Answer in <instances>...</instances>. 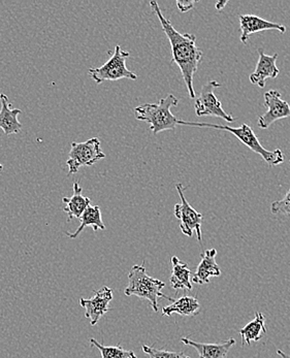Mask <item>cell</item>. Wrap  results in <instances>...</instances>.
<instances>
[{
	"instance_id": "1",
	"label": "cell",
	"mask_w": 290,
	"mask_h": 358,
	"mask_svg": "<svg viewBox=\"0 0 290 358\" xmlns=\"http://www.w3.org/2000/svg\"><path fill=\"white\" fill-rule=\"evenodd\" d=\"M150 6L153 12L157 14L162 29L170 41L171 47H172V64L178 65L183 76L184 82L187 87L188 94L191 99H196L194 78L198 73L203 55V51L196 45V36L179 32L173 26L172 22L162 14L157 1H150Z\"/></svg>"
},
{
	"instance_id": "2",
	"label": "cell",
	"mask_w": 290,
	"mask_h": 358,
	"mask_svg": "<svg viewBox=\"0 0 290 358\" xmlns=\"http://www.w3.org/2000/svg\"><path fill=\"white\" fill-rule=\"evenodd\" d=\"M179 105V99L175 95L168 94L158 103H144L134 108L136 120L150 124V130L154 134L166 130H175L180 125V119L172 114L171 108Z\"/></svg>"
},
{
	"instance_id": "3",
	"label": "cell",
	"mask_w": 290,
	"mask_h": 358,
	"mask_svg": "<svg viewBox=\"0 0 290 358\" xmlns=\"http://www.w3.org/2000/svg\"><path fill=\"white\" fill-rule=\"evenodd\" d=\"M180 125H188V127L214 128V129L225 130L231 132L240 142L243 143L251 151L259 154L270 166H276L284 162V154L280 149L268 151L259 142L256 134L253 131L252 128L246 123H243L240 127H231L229 125L211 124L205 122H189V121L180 120Z\"/></svg>"
},
{
	"instance_id": "4",
	"label": "cell",
	"mask_w": 290,
	"mask_h": 358,
	"mask_svg": "<svg viewBox=\"0 0 290 358\" xmlns=\"http://www.w3.org/2000/svg\"><path fill=\"white\" fill-rule=\"evenodd\" d=\"M144 264V262L142 264H136L129 271V286L125 288L124 294L126 296L136 295L140 299H147L150 303L153 311L157 313L159 297L170 301H174L175 299L162 292V289L166 287V283L147 275Z\"/></svg>"
},
{
	"instance_id": "5",
	"label": "cell",
	"mask_w": 290,
	"mask_h": 358,
	"mask_svg": "<svg viewBox=\"0 0 290 358\" xmlns=\"http://www.w3.org/2000/svg\"><path fill=\"white\" fill-rule=\"evenodd\" d=\"M131 54L129 52L123 51L120 45H116L109 62L99 67H91L88 69V73L99 85L106 81L114 82L121 79L136 80L138 75L129 71L126 66V59Z\"/></svg>"
},
{
	"instance_id": "6",
	"label": "cell",
	"mask_w": 290,
	"mask_h": 358,
	"mask_svg": "<svg viewBox=\"0 0 290 358\" xmlns=\"http://www.w3.org/2000/svg\"><path fill=\"white\" fill-rule=\"evenodd\" d=\"M71 148L66 162L68 166L67 176L77 173L82 166H94L97 162L106 158L99 138H92L84 143H71Z\"/></svg>"
},
{
	"instance_id": "7",
	"label": "cell",
	"mask_w": 290,
	"mask_h": 358,
	"mask_svg": "<svg viewBox=\"0 0 290 358\" xmlns=\"http://www.w3.org/2000/svg\"><path fill=\"white\" fill-rule=\"evenodd\" d=\"M222 84L216 81H210L203 85L200 95L194 103V110L198 117H217L224 119L226 122L231 123L235 118L229 113L225 112L222 103L216 97L215 89L220 88Z\"/></svg>"
},
{
	"instance_id": "8",
	"label": "cell",
	"mask_w": 290,
	"mask_h": 358,
	"mask_svg": "<svg viewBox=\"0 0 290 358\" xmlns=\"http://www.w3.org/2000/svg\"><path fill=\"white\" fill-rule=\"evenodd\" d=\"M176 189L178 191L181 203H177L174 208L175 216L180 221V229L185 236L191 238L194 232H196L198 242H201V223H203V215L194 210L188 203L185 195H184V186L182 183L176 184Z\"/></svg>"
},
{
	"instance_id": "9",
	"label": "cell",
	"mask_w": 290,
	"mask_h": 358,
	"mask_svg": "<svg viewBox=\"0 0 290 358\" xmlns=\"http://www.w3.org/2000/svg\"><path fill=\"white\" fill-rule=\"evenodd\" d=\"M113 299V290L108 286H103L99 292H95L94 296L91 299H80V306L85 309V317L90 320L92 327L96 325L99 321L111 309L110 303Z\"/></svg>"
},
{
	"instance_id": "10",
	"label": "cell",
	"mask_w": 290,
	"mask_h": 358,
	"mask_svg": "<svg viewBox=\"0 0 290 358\" xmlns=\"http://www.w3.org/2000/svg\"><path fill=\"white\" fill-rule=\"evenodd\" d=\"M263 97H265V106H267L268 110L263 116L259 117V127L268 129L276 121L290 117L289 103L283 101L281 93L278 90L268 91Z\"/></svg>"
},
{
	"instance_id": "11",
	"label": "cell",
	"mask_w": 290,
	"mask_h": 358,
	"mask_svg": "<svg viewBox=\"0 0 290 358\" xmlns=\"http://www.w3.org/2000/svg\"><path fill=\"white\" fill-rule=\"evenodd\" d=\"M240 28H241V42L246 45L252 34L266 30H277L280 34L287 32V27L282 24L273 23L265 20L256 15H240Z\"/></svg>"
},
{
	"instance_id": "12",
	"label": "cell",
	"mask_w": 290,
	"mask_h": 358,
	"mask_svg": "<svg viewBox=\"0 0 290 358\" xmlns=\"http://www.w3.org/2000/svg\"><path fill=\"white\" fill-rule=\"evenodd\" d=\"M259 55L256 69L251 73L249 80L251 84L257 85L259 88H265L268 79H275L280 73L276 64L278 54L270 56L267 55L263 49H259Z\"/></svg>"
},
{
	"instance_id": "13",
	"label": "cell",
	"mask_w": 290,
	"mask_h": 358,
	"mask_svg": "<svg viewBox=\"0 0 290 358\" xmlns=\"http://www.w3.org/2000/svg\"><path fill=\"white\" fill-rule=\"evenodd\" d=\"M8 96L0 93V128L6 136L20 134L22 124L18 120V117L22 114L20 108H14L13 105L8 103Z\"/></svg>"
},
{
	"instance_id": "14",
	"label": "cell",
	"mask_w": 290,
	"mask_h": 358,
	"mask_svg": "<svg viewBox=\"0 0 290 358\" xmlns=\"http://www.w3.org/2000/svg\"><path fill=\"white\" fill-rule=\"evenodd\" d=\"M181 342L187 346L194 347L200 355V358H225L235 345V340L233 338L218 344L198 343L188 337L182 338Z\"/></svg>"
},
{
	"instance_id": "15",
	"label": "cell",
	"mask_w": 290,
	"mask_h": 358,
	"mask_svg": "<svg viewBox=\"0 0 290 358\" xmlns=\"http://www.w3.org/2000/svg\"><path fill=\"white\" fill-rule=\"evenodd\" d=\"M217 251L215 249H210L201 253V260L196 268V274L192 278V282L198 285H203L210 282L211 277H219L222 275V270L216 262Z\"/></svg>"
},
{
	"instance_id": "16",
	"label": "cell",
	"mask_w": 290,
	"mask_h": 358,
	"mask_svg": "<svg viewBox=\"0 0 290 358\" xmlns=\"http://www.w3.org/2000/svg\"><path fill=\"white\" fill-rule=\"evenodd\" d=\"M82 187L78 182L73 183V194L71 197H64L62 201L66 203V207L64 208V212L67 214V221L71 219H80L85 210L91 206L89 197L83 196Z\"/></svg>"
},
{
	"instance_id": "17",
	"label": "cell",
	"mask_w": 290,
	"mask_h": 358,
	"mask_svg": "<svg viewBox=\"0 0 290 358\" xmlns=\"http://www.w3.org/2000/svg\"><path fill=\"white\" fill-rule=\"evenodd\" d=\"M80 220H81V223H80V227H78L77 231L71 232V234L66 232V236L71 240L77 238L82 234V231L88 227H92L94 231H106V229H107L106 225L103 224L101 208L99 206H89L80 217Z\"/></svg>"
},
{
	"instance_id": "18",
	"label": "cell",
	"mask_w": 290,
	"mask_h": 358,
	"mask_svg": "<svg viewBox=\"0 0 290 358\" xmlns=\"http://www.w3.org/2000/svg\"><path fill=\"white\" fill-rule=\"evenodd\" d=\"M201 303L196 297L182 296L173 301L172 305L162 309V315L171 316L173 314L184 317L196 316L200 312Z\"/></svg>"
},
{
	"instance_id": "19",
	"label": "cell",
	"mask_w": 290,
	"mask_h": 358,
	"mask_svg": "<svg viewBox=\"0 0 290 358\" xmlns=\"http://www.w3.org/2000/svg\"><path fill=\"white\" fill-rule=\"evenodd\" d=\"M191 271L188 268L186 262H181L177 256L172 257V275L170 281L173 289L192 290V283L190 281Z\"/></svg>"
},
{
	"instance_id": "20",
	"label": "cell",
	"mask_w": 290,
	"mask_h": 358,
	"mask_svg": "<svg viewBox=\"0 0 290 358\" xmlns=\"http://www.w3.org/2000/svg\"><path fill=\"white\" fill-rule=\"evenodd\" d=\"M266 333V317L261 312H256L255 318L239 331L242 337V346L250 345L252 342H259Z\"/></svg>"
},
{
	"instance_id": "21",
	"label": "cell",
	"mask_w": 290,
	"mask_h": 358,
	"mask_svg": "<svg viewBox=\"0 0 290 358\" xmlns=\"http://www.w3.org/2000/svg\"><path fill=\"white\" fill-rule=\"evenodd\" d=\"M90 344L101 351V358H138L136 353L126 350L121 346H105L97 342L96 338H90Z\"/></svg>"
},
{
	"instance_id": "22",
	"label": "cell",
	"mask_w": 290,
	"mask_h": 358,
	"mask_svg": "<svg viewBox=\"0 0 290 358\" xmlns=\"http://www.w3.org/2000/svg\"><path fill=\"white\" fill-rule=\"evenodd\" d=\"M143 351L150 358H190L184 352H173V351L160 350L154 347L143 345Z\"/></svg>"
},
{
	"instance_id": "23",
	"label": "cell",
	"mask_w": 290,
	"mask_h": 358,
	"mask_svg": "<svg viewBox=\"0 0 290 358\" xmlns=\"http://www.w3.org/2000/svg\"><path fill=\"white\" fill-rule=\"evenodd\" d=\"M270 212L274 215L283 214L290 218V188L282 199L274 201L272 203Z\"/></svg>"
},
{
	"instance_id": "24",
	"label": "cell",
	"mask_w": 290,
	"mask_h": 358,
	"mask_svg": "<svg viewBox=\"0 0 290 358\" xmlns=\"http://www.w3.org/2000/svg\"><path fill=\"white\" fill-rule=\"evenodd\" d=\"M196 3V1H177V6H178L180 12L186 13L192 10Z\"/></svg>"
},
{
	"instance_id": "25",
	"label": "cell",
	"mask_w": 290,
	"mask_h": 358,
	"mask_svg": "<svg viewBox=\"0 0 290 358\" xmlns=\"http://www.w3.org/2000/svg\"><path fill=\"white\" fill-rule=\"evenodd\" d=\"M227 3H229L227 1H218L217 3H216V10H222V8H225Z\"/></svg>"
},
{
	"instance_id": "26",
	"label": "cell",
	"mask_w": 290,
	"mask_h": 358,
	"mask_svg": "<svg viewBox=\"0 0 290 358\" xmlns=\"http://www.w3.org/2000/svg\"><path fill=\"white\" fill-rule=\"evenodd\" d=\"M277 355L281 358H290V355H287V353L283 352L282 350H277Z\"/></svg>"
},
{
	"instance_id": "27",
	"label": "cell",
	"mask_w": 290,
	"mask_h": 358,
	"mask_svg": "<svg viewBox=\"0 0 290 358\" xmlns=\"http://www.w3.org/2000/svg\"><path fill=\"white\" fill-rule=\"evenodd\" d=\"M2 169H3V166H2L1 164H0V171H1Z\"/></svg>"
}]
</instances>
